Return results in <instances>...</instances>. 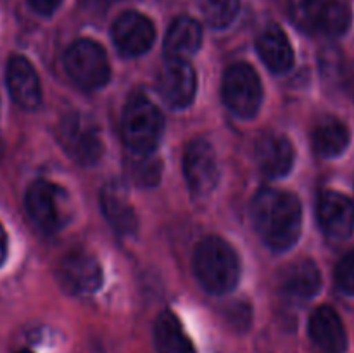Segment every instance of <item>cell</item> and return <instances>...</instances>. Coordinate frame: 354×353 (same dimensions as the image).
Listing matches in <instances>:
<instances>
[{"label":"cell","mask_w":354,"mask_h":353,"mask_svg":"<svg viewBox=\"0 0 354 353\" xmlns=\"http://www.w3.org/2000/svg\"><path fill=\"white\" fill-rule=\"evenodd\" d=\"M251 217L261 241L273 251H287L301 237L303 208L297 196L287 190H259L252 199Z\"/></svg>","instance_id":"6da1fadb"},{"label":"cell","mask_w":354,"mask_h":353,"mask_svg":"<svg viewBox=\"0 0 354 353\" xmlns=\"http://www.w3.org/2000/svg\"><path fill=\"white\" fill-rule=\"evenodd\" d=\"M194 272L204 289L213 294H227L241 279V260L225 239L207 235L194 251Z\"/></svg>","instance_id":"7a4b0ae2"},{"label":"cell","mask_w":354,"mask_h":353,"mask_svg":"<svg viewBox=\"0 0 354 353\" xmlns=\"http://www.w3.org/2000/svg\"><path fill=\"white\" fill-rule=\"evenodd\" d=\"M289 16L299 30L311 35L342 37L353 21L346 0H289Z\"/></svg>","instance_id":"3957f363"},{"label":"cell","mask_w":354,"mask_h":353,"mask_svg":"<svg viewBox=\"0 0 354 353\" xmlns=\"http://www.w3.org/2000/svg\"><path fill=\"white\" fill-rule=\"evenodd\" d=\"M165 120L147 97L135 93L128 99L121 116V135L133 154H151L161 141Z\"/></svg>","instance_id":"277c9868"},{"label":"cell","mask_w":354,"mask_h":353,"mask_svg":"<svg viewBox=\"0 0 354 353\" xmlns=\"http://www.w3.org/2000/svg\"><path fill=\"white\" fill-rule=\"evenodd\" d=\"M68 75L83 89H100L111 78V66L106 51L97 42L82 38L73 42L64 54Z\"/></svg>","instance_id":"5b68a950"},{"label":"cell","mask_w":354,"mask_h":353,"mask_svg":"<svg viewBox=\"0 0 354 353\" xmlns=\"http://www.w3.org/2000/svg\"><path fill=\"white\" fill-rule=\"evenodd\" d=\"M59 141L66 154L78 165H95L104 152L99 127L82 113H69L62 118Z\"/></svg>","instance_id":"8992f818"},{"label":"cell","mask_w":354,"mask_h":353,"mask_svg":"<svg viewBox=\"0 0 354 353\" xmlns=\"http://www.w3.org/2000/svg\"><path fill=\"white\" fill-rule=\"evenodd\" d=\"M221 96L232 113L241 118H252L263 102V85L251 64L235 62L227 69L221 83Z\"/></svg>","instance_id":"52a82bcc"},{"label":"cell","mask_w":354,"mask_h":353,"mask_svg":"<svg viewBox=\"0 0 354 353\" xmlns=\"http://www.w3.org/2000/svg\"><path fill=\"white\" fill-rule=\"evenodd\" d=\"M24 204L31 220L41 230L57 232L66 224L68 203H66L64 189L47 180H37L28 187Z\"/></svg>","instance_id":"ba28073f"},{"label":"cell","mask_w":354,"mask_h":353,"mask_svg":"<svg viewBox=\"0 0 354 353\" xmlns=\"http://www.w3.org/2000/svg\"><path fill=\"white\" fill-rule=\"evenodd\" d=\"M161 99L171 109H185L194 102L197 90V75L183 59H166L156 78Z\"/></svg>","instance_id":"9c48e42d"},{"label":"cell","mask_w":354,"mask_h":353,"mask_svg":"<svg viewBox=\"0 0 354 353\" xmlns=\"http://www.w3.org/2000/svg\"><path fill=\"white\" fill-rule=\"evenodd\" d=\"M183 172L194 196L204 197L211 194L220 179V168L213 145L204 138H196L185 149Z\"/></svg>","instance_id":"30bf717a"},{"label":"cell","mask_w":354,"mask_h":353,"mask_svg":"<svg viewBox=\"0 0 354 353\" xmlns=\"http://www.w3.org/2000/svg\"><path fill=\"white\" fill-rule=\"evenodd\" d=\"M113 40L118 51L128 57L145 54L154 45V23L138 10H127L113 24Z\"/></svg>","instance_id":"8fae6325"},{"label":"cell","mask_w":354,"mask_h":353,"mask_svg":"<svg viewBox=\"0 0 354 353\" xmlns=\"http://www.w3.org/2000/svg\"><path fill=\"white\" fill-rule=\"evenodd\" d=\"M61 286L71 294H92L102 286V269L92 255L73 251L62 258L57 269Z\"/></svg>","instance_id":"7c38bea8"},{"label":"cell","mask_w":354,"mask_h":353,"mask_svg":"<svg viewBox=\"0 0 354 353\" xmlns=\"http://www.w3.org/2000/svg\"><path fill=\"white\" fill-rule=\"evenodd\" d=\"M318 220L332 239H348L354 230V203L335 190H325L318 199Z\"/></svg>","instance_id":"4fadbf2b"},{"label":"cell","mask_w":354,"mask_h":353,"mask_svg":"<svg viewBox=\"0 0 354 353\" xmlns=\"http://www.w3.org/2000/svg\"><path fill=\"white\" fill-rule=\"evenodd\" d=\"M7 87L14 102L23 109H37L41 102L40 80L37 71L23 55H12L7 62Z\"/></svg>","instance_id":"5bb4252c"},{"label":"cell","mask_w":354,"mask_h":353,"mask_svg":"<svg viewBox=\"0 0 354 353\" xmlns=\"http://www.w3.org/2000/svg\"><path fill=\"white\" fill-rule=\"evenodd\" d=\"M308 332L315 345L325 353H344L348 348V334L341 317L332 307H318L308 322Z\"/></svg>","instance_id":"9a60e30c"},{"label":"cell","mask_w":354,"mask_h":353,"mask_svg":"<svg viewBox=\"0 0 354 353\" xmlns=\"http://www.w3.org/2000/svg\"><path fill=\"white\" fill-rule=\"evenodd\" d=\"M292 144L287 137L277 134L265 135L256 144V161L259 170L270 179H282L294 166Z\"/></svg>","instance_id":"2e32d148"},{"label":"cell","mask_w":354,"mask_h":353,"mask_svg":"<svg viewBox=\"0 0 354 353\" xmlns=\"http://www.w3.org/2000/svg\"><path fill=\"white\" fill-rule=\"evenodd\" d=\"M203 45V28L196 19L180 16L169 26L165 38L166 59H187L196 54Z\"/></svg>","instance_id":"e0dca14e"},{"label":"cell","mask_w":354,"mask_h":353,"mask_svg":"<svg viewBox=\"0 0 354 353\" xmlns=\"http://www.w3.org/2000/svg\"><path fill=\"white\" fill-rule=\"evenodd\" d=\"M258 54L273 73H286L294 64L292 45L279 24H270L259 35Z\"/></svg>","instance_id":"ac0fdd59"},{"label":"cell","mask_w":354,"mask_h":353,"mask_svg":"<svg viewBox=\"0 0 354 353\" xmlns=\"http://www.w3.org/2000/svg\"><path fill=\"white\" fill-rule=\"evenodd\" d=\"M102 210L113 228L120 234H133L137 230V217L128 201L127 189L121 183L111 182L100 196Z\"/></svg>","instance_id":"d6986e66"},{"label":"cell","mask_w":354,"mask_h":353,"mask_svg":"<svg viewBox=\"0 0 354 353\" xmlns=\"http://www.w3.org/2000/svg\"><path fill=\"white\" fill-rule=\"evenodd\" d=\"M154 345L158 353H197L185 327L171 310L159 314L154 324Z\"/></svg>","instance_id":"ffe728a7"},{"label":"cell","mask_w":354,"mask_h":353,"mask_svg":"<svg viewBox=\"0 0 354 353\" xmlns=\"http://www.w3.org/2000/svg\"><path fill=\"white\" fill-rule=\"evenodd\" d=\"M351 142V132L337 118L322 120L313 130L315 151L322 158H337L348 149Z\"/></svg>","instance_id":"44dd1931"},{"label":"cell","mask_w":354,"mask_h":353,"mask_svg":"<svg viewBox=\"0 0 354 353\" xmlns=\"http://www.w3.org/2000/svg\"><path fill=\"white\" fill-rule=\"evenodd\" d=\"M282 286L296 298H313L322 287V273L311 260H301L286 269Z\"/></svg>","instance_id":"7402d4cb"},{"label":"cell","mask_w":354,"mask_h":353,"mask_svg":"<svg viewBox=\"0 0 354 353\" xmlns=\"http://www.w3.org/2000/svg\"><path fill=\"white\" fill-rule=\"evenodd\" d=\"M201 9L209 26L227 28L237 17L241 10V0H203Z\"/></svg>","instance_id":"603a6c76"},{"label":"cell","mask_w":354,"mask_h":353,"mask_svg":"<svg viewBox=\"0 0 354 353\" xmlns=\"http://www.w3.org/2000/svg\"><path fill=\"white\" fill-rule=\"evenodd\" d=\"M162 165L159 158H156V152L151 154H133V159L128 163V172L131 179L144 187L156 185L161 179Z\"/></svg>","instance_id":"cb8c5ba5"},{"label":"cell","mask_w":354,"mask_h":353,"mask_svg":"<svg viewBox=\"0 0 354 353\" xmlns=\"http://www.w3.org/2000/svg\"><path fill=\"white\" fill-rule=\"evenodd\" d=\"M335 284L339 291L354 296V251L346 253L335 266Z\"/></svg>","instance_id":"d4e9b609"},{"label":"cell","mask_w":354,"mask_h":353,"mask_svg":"<svg viewBox=\"0 0 354 353\" xmlns=\"http://www.w3.org/2000/svg\"><path fill=\"white\" fill-rule=\"evenodd\" d=\"M31 9L41 16H52L61 7L62 0H28Z\"/></svg>","instance_id":"484cf974"},{"label":"cell","mask_w":354,"mask_h":353,"mask_svg":"<svg viewBox=\"0 0 354 353\" xmlns=\"http://www.w3.org/2000/svg\"><path fill=\"white\" fill-rule=\"evenodd\" d=\"M6 256H7V235H6V230H3L2 224H0V265L6 262Z\"/></svg>","instance_id":"4316f807"},{"label":"cell","mask_w":354,"mask_h":353,"mask_svg":"<svg viewBox=\"0 0 354 353\" xmlns=\"http://www.w3.org/2000/svg\"><path fill=\"white\" fill-rule=\"evenodd\" d=\"M348 89H349V92H351V96L354 97V75H351L348 78Z\"/></svg>","instance_id":"83f0119b"},{"label":"cell","mask_w":354,"mask_h":353,"mask_svg":"<svg viewBox=\"0 0 354 353\" xmlns=\"http://www.w3.org/2000/svg\"><path fill=\"white\" fill-rule=\"evenodd\" d=\"M19 353H31V352H28V350H21Z\"/></svg>","instance_id":"f1b7e54d"}]
</instances>
